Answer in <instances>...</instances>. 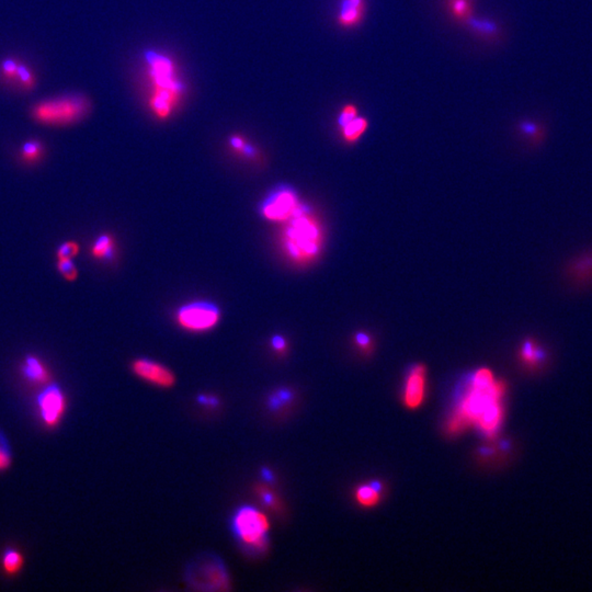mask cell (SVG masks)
<instances>
[{"label":"cell","mask_w":592,"mask_h":592,"mask_svg":"<svg viewBox=\"0 0 592 592\" xmlns=\"http://www.w3.org/2000/svg\"><path fill=\"white\" fill-rule=\"evenodd\" d=\"M451 10L458 19H466L471 15V6L467 0H451Z\"/></svg>","instance_id":"cb8c5ba5"},{"label":"cell","mask_w":592,"mask_h":592,"mask_svg":"<svg viewBox=\"0 0 592 592\" xmlns=\"http://www.w3.org/2000/svg\"><path fill=\"white\" fill-rule=\"evenodd\" d=\"M38 405L42 419L47 426H55L64 414L65 399L62 390L57 385H49L38 396Z\"/></svg>","instance_id":"30bf717a"},{"label":"cell","mask_w":592,"mask_h":592,"mask_svg":"<svg viewBox=\"0 0 592 592\" xmlns=\"http://www.w3.org/2000/svg\"><path fill=\"white\" fill-rule=\"evenodd\" d=\"M11 464V450L8 441L0 431V472L5 471Z\"/></svg>","instance_id":"7402d4cb"},{"label":"cell","mask_w":592,"mask_h":592,"mask_svg":"<svg viewBox=\"0 0 592 592\" xmlns=\"http://www.w3.org/2000/svg\"><path fill=\"white\" fill-rule=\"evenodd\" d=\"M81 251L79 243L75 241H67L61 243L56 251L57 259H74Z\"/></svg>","instance_id":"44dd1931"},{"label":"cell","mask_w":592,"mask_h":592,"mask_svg":"<svg viewBox=\"0 0 592 592\" xmlns=\"http://www.w3.org/2000/svg\"><path fill=\"white\" fill-rule=\"evenodd\" d=\"M281 241L287 258L304 266L314 262L321 254L323 245V228L307 207L302 205L298 213L287 221Z\"/></svg>","instance_id":"3957f363"},{"label":"cell","mask_w":592,"mask_h":592,"mask_svg":"<svg viewBox=\"0 0 592 592\" xmlns=\"http://www.w3.org/2000/svg\"><path fill=\"white\" fill-rule=\"evenodd\" d=\"M426 367L417 365L413 367L407 378L403 401L409 409H416L422 405L426 392Z\"/></svg>","instance_id":"8fae6325"},{"label":"cell","mask_w":592,"mask_h":592,"mask_svg":"<svg viewBox=\"0 0 592 592\" xmlns=\"http://www.w3.org/2000/svg\"><path fill=\"white\" fill-rule=\"evenodd\" d=\"M17 81H19V83L26 89L33 88L34 85H35V77H34L31 70H29L24 64H20Z\"/></svg>","instance_id":"484cf974"},{"label":"cell","mask_w":592,"mask_h":592,"mask_svg":"<svg viewBox=\"0 0 592 592\" xmlns=\"http://www.w3.org/2000/svg\"><path fill=\"white\" fill-rule=\"evenodd\" d=\"M365 11L363 0H344L339 11L338 24L344 28H353L362 21Z\"/></svg>","instance_id":"7c38bea8"},{"label":"cell","mask_w":592,"mask_h":592,"mask_svg":"<svg viewBox=\"0 0 592 592\" xmlns=\"http://www.w3.org/2000/svg\"><path fill=\"white\" fill-rule=\"evenodd\" d=\"M381 489L382 487L378 483L361 485L355 490V499L363 507H373L380 502Z\"/></svg>","instance_id":"9a60e30c"},{"label":"cell","mask_w":592,"mask_h":592,"mask_svg":"<svg viewBox=\"0 0 592 592\" xmlns=\"http://www.w3.org/2000/svg\"><path fill=\"white\" fill-rule=\"evenodd\" d=\"M504 383L495 380L492 371L486 367L476 371L467 395L447 424L449 433H460L475 424L489 438H494L504 416Z\"/></svg>","instance_id":"6da1fadb"},{"label":"cell","mask_w":592,"mask_h":592,"mask_svg":"<svg viewBox=\"0 0 592 592\" xmlns=\"http://www.w3.org/2000/svg\"><path fill=\"white\" fill-rule=\"evenodd\" d=\"M190 584L202 590L227 589L228 576L225 567L218 559H202L195 561L188 572Z\"/></svg>","instance_id":"ba28073f"},{"label":"cell","mask_w":592,"mask_h":592,"mask_svg":"<svg viewBox=\"0 0 592 592\" xmlns=\"http://www.w3.org/2000/svg\"><path fill=\"white\" fill-rule=\"evenodd\" d=\"M358 117V108L355 104H346L342 108L338 117L339 127H342L346 123Z\"/></svg>","instance_id":"4316f807"},{"label":"cell","mask_w":592,"mask_h":592,"mask_svg":"<svg viewBox=\"0 0 592 592\" xmlns=\"http://www.w3.org/2000/svg\"><path fill=\"white\" fill-rule=\"evenodd\" d=\"M298 193L290 186L281 184L271 190L259 207L260 215L270 222L285 223L294 216L301 207Z\"/></svg>","instance_id":"8992f818"},{"label":"cell","mask_w":592,"mask_h":592,"mask_svg":"<svg viewBox=\"0 0 592 592\" xmlns=\"http://www.w3.org/2000/svg\"><path fill=\"white\" fill-rule=\"evenodd\" d=\"M146 62L152 83L150 110L158 119H168L180 104L184 91L177 73L176 64L166 55L156 52H148Z\"/></svg>","instance_id":"7a4b0ae2"},{"label":"cell","mask_w":592,"mask_h":592,"mask_svg":"<svg viewBox=\"0 0 592 592\" xmlns=\"http://www.w3.org/2000/svg\"><path fill=\"white\" fill-rule=\"evenodd\" d=\"M367 127H369V121L365 118L358 115L349 123H346V125L339 127V129L342 131V137L346 143H355L360 137L365 134Z\"/></svg>","instance_id":"2e32d148"},{"label":"cell","mask_w":592,"mask_h":592,"mask_svg":"<svg viewBox=\"0 0 592 592\" xmlns=\"http://www.w3.org/2000/svg\"><path fill=\"white\" fill-rule=\"evenodd\" d=\"M132 370L138 378L159 387H170L176 381L168 367L145 358L135 360Z\"/></svg>","instance_id":"9c48e42d"},{"label":"cell","mask_w":592,"mask_h":592,"mask_svg":"<svg viewBox=\"0 0 592 592\" xmlns=\"http://www.w3.org/2000/svg\"><path fill=\"white\" fill-rule=\"evenodd\" d=\"M89 111V101L83 96L58 97L34 106L32 115L41 125L65 127L83 119Z\"/></svg>","instance_id":"277c9868"},{"label":"cell","mask_w":592,"mask_h":592,"mask_svg":"<svg viewBox=\"0 0 592 592\" xmlns=\"http://www.w3.org/2000/svg\"><path fill=\"white\" fill-rule=\"evenodd\" d=\"M179 326L190 331H205L214 328L221 321V310L207 301L188 303L177 310Z\"/></svg>","instance_id":"52a82bcc"},{"label":"cell","mask_w":592,"mask_h":592,"mask_svg":"<svg viewBox=\"0 0 592 592\" xmlns=\"http://www.w3.org/2000/svg\"><path fill=\"white\" fill-rule=\"evenodd\" d=\"M271 346L275 351L285 352L287 349V342H285V337L280 336V335L272 337Z\"/></svg>","instance_id":"f1b7e54d"},{"label":"cell","mask_w":592,"mask_h":592,"mask_svg":"<svg viewBox=\"0 0 592 592\" xmlns=\"http://www.w3.org/2000/svg\"><path fill=\"white\" fill-rule=\"evenodd\" d=\"M355 342H357L358 346H360L365 352L370 351L371 348H372V340H371L370 336H367V334H363V333H359L355 336Z\"/></svg>","instance_id":"83f0119b"},{"label":"cell","mask_w":592,"mask_h":592,"mask_svg":"<svg viewBox=\"0 0 592 592\" xmlns=\"http://www.w3.org/2000/svg\"><path fill=\"white\" fill-rule=\"evenodd\" d=\"M289 399H290V394L287 393V392H281V393L278 394V395L272 399L271 406H280V405H282L285 401H287Z\"/></svg>","instance_id":"f546056e"},{"label":"cell","mask_w":592,"mask_h":592,"mask_svg":"<svg viewBox=\"0 0 592 592\" xmlns=\"http://www.w3.org/2000/svg\"><path fill=\"white\" fill-rule=\"evenodd\" d=\"M20 62L18 61L8 58L3 61L1 64V73L6 78L11 79V81H17L18 79L19 68H20Z\"/></svg>","instance_id":"d4e9b609"},{"label":"cell","mask_w":592,"mask_h":592,"mask_svg":"<svg viewBox=\"0 0 592 592\" xmlns=\"http://www.w3.org/2000/svg\"><path fill=\"white\" fill-rule=\"evenodd\" d=\"M115 254V241L110 234H101L90 247V255L99 262L112 260Z\"/></svg>","instance_id":"4fadbf2b"},{"label":"cell","mask_w":592,"mask_h":592,"mask_svg":"<svg viewBox=\"0 0 592 592\" xmlns=\"http://www.w3.org/2000/svg\"><path fill=\"white\" fill-rule=\"evenodd\" d=\"M521 358L525 363L536 365V363L540 362L541 360L544 359V352L538 349L534 342L527 340L521 349Z\"/></svg>","instance_id":"ac0fdd59"},{"label":"cell","mask_w":592,"mask_h":592,"mask_svg":"<svg viewBox=\"0 0 592 592\" xmlns=\"http://www.w3.org/2000/svg\"><path fill=\"white\" fill-rule=\"evenodd\" d=\"M45 156V146L40 141L30 140L21 147L20 157L24 163L34 165L39 163Z\"/></svg>","instance_id":"e0dca14e"},{"label":"cell","mask_w":592,"mask_h":592,"mask_svg":"<svg viewBox=\"0 0 592 592\" xmlns=\"http://www.w3.org/2000/svg\"><path fill=\"white\" fill-rule=\"evenodd\" d=\"M269 521L262 511L251 506H243L233 518L236 538L254 553H262L268 546Z\"/></svg>","instance_id":"5b68a950"},{"label":"cell","mask_w":592,"mask_h":592,"mask_svg":"<svg viewBox=\"0 0 592 592\" xmlns=\"http://www.w3.org/2000/svg\"><path fill=\"white\" fill-rule=\"evenodd\" d=\"M3 568L6 572L9 574H15L20 569L22 565V557H21L19 552L15 551L13 548H9L3 555Z\"/></svg>","instance_id":"ffe728a7"},{"label":"cell","mask_w":592,"mask_h":592,"mask_svg":"<svg viewBox=\"0 0 592 592\" xmlns=\"http://www.w3.org/2000/svg\"><path fill=\"white\" fill-rule=\"evenodd\" d=\"M56 269L60 272L61 275L70 282L77 280L78 274H79L74 259H57Z\"/></svg>","instance_id":"d6986e66"},{"label":"cell","mask_w":592,"mask_h":592,"mask_svg":"<svg viewBox=\"0 0 592 592\" xmlns=\"http://www.w3.org/2000/svg\"><path fill=\"white\" fill-rule=\"evenodd\" d=\"M22 373L32 382L43 383L49 380L47 367L34 355H26L22 365Z\"/></svg>","instance_id":"5bb4252c"},{"label":"cell","mask_w":592,"mask_h":592,"mask_svg":"<svg viewBox=\"0 0 592 592\" xmlns=\"http://www.w3.org/2000/svg\"><path fill=\"white\" fill-rule=\"evenodd\" d=\"M230 146H232L236 152H239V153L247 156V157H255V155H256V150L251 147L248 143L243 140V137L238 136V135L237 136L232 137L230 140Z\"/></svg>","instance_id":"603a6c76"}]
</instances>
